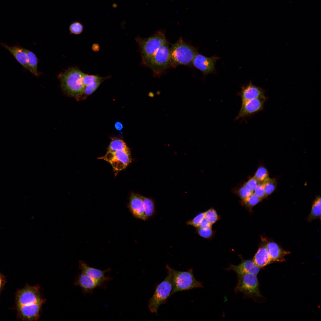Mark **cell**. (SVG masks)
<instances>
[{
  "mask_svg": "<svg viewBox=\"0 0 321 321\" xmlns=\"http://www.w3.org/2000/svg\"><path fill=\"white\" fill-rule=\"evenodd\" d=\"M84 74L77 67H71L59 75L62 89L67 95L77 99L84 94L85 86L82 81Z\"/></svg>",
  "mask_w": 321,
  "mask_h": 321,
  "instance_id": "cell-1",
  "label": "cell"
},
{
  "mask_svg": "<svg viewBox=\"0 0 321 321\" xmlns=\"http://www.w3.org/2000/svg\"><path fill=\"white\" fill-rule=\"evenodd\" d=\"M198 52L197 48L183 40L180 37L170 46L171 67L175 68L179 65L192 67V63Z\"/></svg>",
  "mask_w": 321,
  "mask_h": 321,
  "instance_id": "cell-2",
  "label": "cell"
},
{
  "mask_svg": "<svg viewBox=\"0 0 321 321\" xmlns=\"http://www.w3.org/2000/svg\"><path fill=\"white\" fill-rule=\"evenodd\" d=\"M144 66L163 44L168 41L164 31L159 30L147 38L137 37L136 38Z\"/></svg>",
  "mask_w": 321,
  "mask_h": 321,
  "instance_id": "cell-3",
  "label": "cell"
},
{
  "mask_svg": "<svg viewBox=\"0 0 321 321\" xmlns=\"http://www.w3.org/2000/svg\"><path fill=\"white\" fill-rule=\"evenodd\" d=\"M171 44L168 41L163 45L144 65L152 70L155 77H159L167 69L171 67Z\"/></svg>",
  "mask_w": 321,
  "mask_h": 321,
  "instance_id": "cell-4",
  "label": "cell"
},
{
  "mask_svg": "<svg viewBox=\"0 0 321 321\" xmlns=\"http://www.w3.org/2000/svg\"><path fill=\"white\" fill-rule=\"evenodd\" d=\"M169 265L166 266L167 275L164 279L157 286L155 291L150 299L148 307L150 311L158 314V310L161 305L165 304L172 289V275Z\"/></svg>",
  "mask_w": 321,
  "mask_h": 321,
  "instance_id": "cell-5",
  "label": "cell"
},
{
  "mask_svg": "<svg viewBox=\"0 0 321 321\" xmlns=\"http://www.w3.org/2000/svg\"><path fill=\"white\" fill-rule=\"evenodd\" d=\"M172 275V289L171 296L177 292L188 290L203 287L202 282L194 277L192 269L181 271L176 270L169 266Z\"/></svg>",
  "mask_w": 321,
  "mask_h": 321,
  "instance_id": "cell-6",
  "label": "cell"
},
{
  "mask_svg": "<svg viewBox=\"0 0 321 321\" xmlns=\"http://www.w3.org/2000/svg\"><path fill=\"white\" fill-rule=\"evenodd\" d=\"M256 275L248 273L238 277L237 282L235 288V292L242 293L245 297L254 300L261 298Z\"/></svg>",
  "mask_w": 321,
  "mask_h": 321,
  "instance_id": "cell-7",
  "label": "cell"
},
{
  "mask_svg": "<svg viewBox=\"0 0 321 321\" xmlns=\"http://www.w3.org/2000/svg\"><path fill=\"white\" fill-rule=\"evenodd\" d=\"M15 302L16 307L29 306L38 303H44L45 299L42 296L40 287L38 285H26L17 293Z\"/></svg>",
  "mask_w": 321,
  "mask_h": 321,
  "instance_id": "cell-8",
  "label": "cell"
},
{
  "mask_svg": "<svg viewBox=\"0 0 321 321\" xmlns=\"http://www.w3.org/2000/svg\"><path fill=\"white\" fill-rule=\"evenodd\" d=\"M99 158L108 162L117 174L125 169L131 161L130 150L107 151L104 156Z\"/></svg>",
  "mask_w": 321,
  "mask_h": 321,
  "instance_id": "cell-9",
  "label": "cell"
},
{
  "mask_svg": "<svg viewBox=\"0 0 321 321\" xmlns=\"http://www.w3.org/2000/svg\"><path fill=\"white\" fill-rule=\"evenodd\" d=\"M219 57L215 55L207 57L198 52L196 54L192 63V66L199 70L204 76L215 72V65Z\"/></svg>",
  "mask_w": 321,
  "mask_h": 321,
  "instance_id": "cell-10",
  "label": "cell"
},
{
  "mask_svg": "<svg viewBox=\"0 0 321 321\" xmlns=\"http://www.w3.org/2000/svg\"><path fill=\"white\" fill-rule=\"evenodd\" d=\"M266 97L258 98L242 103L235 119H243L261 111L263 108Z\"/></svg>",
  "mask_w": 321,
  "mask_h": 321,
  "instance_id": "cell-11",
  "label": "cell"
},
{
  "mask_svg": "<svg viewBox=\"0 0 321 321\" xmlns=\"http://www.w3.org/2000/svg\"><path fill=\"white\" fill-rule=\"evenodd\" d=\"M44 304L39 303L17 308L18 316L23 321H37L40 317Z\"/></svg>",
  "mask_w": 321,
  "mask_h": 321,
  "instance_id": "cell-12",
  "label": "cell"
},
{
  "mask_svg": "<svg viewBox=\"0 0 321 321\" xmlns=\"http://www.w3.org/2000/svg\"><path fill=\"white\" fill-rule=\"evenodd\" d=\"M239 256L241 260L240 263L237 265L230 264L225 270L227 271H234L237 274V277L248 273L256 275L258 274L260 268L254 263L252 260L244 259L240 255Z\"/></svg>",
  "mask_w": 321,
  "mask_h": 321,
  "instance_id": "cell-13",
  "label": "cell"
},
{
  "mask_svg": "<svg viewBox=\"0 0 321 321\" xmlns=\"http://www.w3.org/2000/svg\"><path fill=\"white\" fill-rule=\"evenodd\" d=\"M79 268L81 273L89 276L103 285L106 281L112 279L106 276V272L109 271L110 269L102 270L89 266L86 262L80 261L79 262Z\"/></svg>",
  "mask_w": 321,
  "mask_h": 321,
  "instance_id": "cell-14",
  "label": "cell"
},
{
  "mask_svg": "<svg viewBox=\"0 0 321 321\" xmlns=\"http://www.w3.org/2000/svg\"><path fill=\"white\" fill-rule=\"evenodd\" d=\"M265 93L262 88L254 85L250 81L248 84L242 86L239 95L243 103L257 98L266 97Z\"/></svg>",
  "mask_w": 321,
  "mask_h": 321,
  "instance_id": "cell-15",
  "label": "cell"
},
{
  "mask_svg": "<svg viewBox=\"0 0 321 321\" xmlns=\"http://www.w3.org/2000/svg\"><path fill=\"white\" fill-rule=\"evenodd\" d=\"M74 285L79 287L84 294H92L94 289L102 287V284L81 273L77 276Z\"/></svg>",
  "mask_w": 321,
  "mask_h": 321,
  "instance_id": "cell-16",
  "label": "cell"
},
{
  "mask_svg": "<svg viewBox=\"0 0 321 321\" xmlns=\"http://www.w3.org/2000/svg\"><path fill=\"white\" fill-rule=\"evenodd\" d=\"M128 207L134 216L144 221L146 220L144 203L141 195L132 193L130 198Z\"/></svg>",
  "mask_w": 321,
  "mask_h": 321,
  "instance_id": "cell-17",
  "label": "cell"
},
{
  "mask_svg": "<svg viewBox=\"0 0 321 321\" xmlns=\"http://www.w3.org/2000/svg\"><path fill=\"white\" fill-rule=\"evenodd\" d=\"M264 242L272 262H283L285 261V256L290 252L285 250L276 243L271 241L262 240Z\"/></svg>",
  "mask_w": 321,
  "mask_h": 321,
  "instance_id": "cell-18",
  "label": "cell"
},
{
  "mask_svg": "<svg viewBox=\"0 0 321 321\" xmlns=\"http://www.w3.org/2000/svg\"><path fill=\"white\" fill-rule=\"evenodd\" d=\"M1 44L13 56L18 62L24 68L29 71L27 55L24 48L19 45L9 46L7 44L3 43H1Z\"/></svg>",
  "mask_w": 321,
  "mask_h": 321,
  "instance_id": "cell-19",
  "label": "cell"
},
{
  "mask_svg": "<svg viewBox=\"0 0 321 321\" xmlns=\"http://www.w3.org/2000/svg\"><path fill=\"white\" fill-rule=\"evenodd\" d=\"M252 260L254 263L260 268L264 267L272 262L263 241L261 243Z\"/></svg>",
  "mask_w": 321,
  "mask_h": 321,
  "instance_id": "cell-20",
  "label": "cell"
},
{
  "mask_svg": "<svg viewBox=\"0 0 321 321\" xmlns=\"http://www.w3.org/2000/svg\"><path fill=\"white\" fill-rule=\"evenodd\" d=\"M321 203V197L318 196L315 198L312 204L311 212L307 217L309 221L317 219L320 220Z\"/></svg>",
  "mask_w": 321,
  "mask_h": 321,
  "instance_id": "cell-21",
  "label": "cell"
},
{
  "mask_svg": "<svg viewBox=\"0 0 321 321\" xmlns=\"http://www.w3.org/2000/svg\"><path fill=\"white\" fill-rule=\"evenodd\" d=\"M24 50L27 55L29 71L35 75L38 76L39 73L37 70L38 59L37 57L31 51L25 48Z\"/></svg>",
  "mask_w": 321,
  "mask_h": 321,
  "instance_id": "cell-22",
  "label": "cell"
},
{
  "mask_svg": "<svg viewBox=\"0 0 321 321\" xmlns=\"http://www.w3.org/2000/svg\"><path fill=\"white\" fill-rule=\"evenodd\" d=\"M141 196L144 203V213L147 220L154 214V203L152 199L141 195Z\"/></svg>",
  "mask_w": 321,
  "mask_h": 321,
  "instance_id": "cell-23",
  "label": "cell"
},
{
  "mask_svg": "<svg viewBox=\"0 0 321 321\" xmlns=\"http://www.w3.org/2000/svg\"><path fill=\"white\" fill-rule=\"evenodd\" d=\"M262 199L254 193L245 199L242 200L241 203L250 213L252 212V208Z\"/></svg>",
  "mask_w": 321,
  "mask_h": 321,
  "instance_id": "cell-24",
  "label": "cell"
},
{
  "mask_svg": "<svg viewBox=\"0 0 321 321\" xmlns=\"http://www.w3.org/2000/svg\"><path fill=\"white\" fill-rule=\"evenodd\" d=\"M129 150L125 143L122 140L118 139H113L109 144L108 151H114L119 150Z\"/></svg>",
  "mask_w": 321,
  "mask_h": 321,
  "instance_id": "cell-25",
  "label": "cell"
},
{
  "mask_svg": "<svg viewBox=\"0 0 321 321\" xmlns=\"http://www.w3.org/2000/svg\"><path fill=\"white\" fill-rule=\"evenodd\" d=\"M260 183H263L269 178L267 169L263 166L258 168L254 176Z\"/></svg>",
  "mask_w": 321,
  "mask_h": 321,
  "instance_id": "cell-26",
  "label": "cell"
},
{
  "mask_svg": "<svg viewBox=\"0 0 321 321\" xmlns=\"http://www.w3.org/2000/svg\"><path fill=\"white\" fill-rule=\"evenodd\" d=\"M263 183L265 193L267 196L275 191L276 188L277 182L275 179L269 178Z\"/></svg>",
  "mask_w": 321,
  "mask_h": 321,
  "instance_id": "cell-27",
  "label": "cell"
},
{
  "mask_svg": "<svg viewBox=\"0 0 321 321\" xmlns=\"http://www.w3.org/2000/svg\"><path fill=\"white\" fill-rule=\"evenodd\" d=\"M204 213L205 218L212 225L215 223L220 219V216L216 210L213 208L209 209Z\"/></svg>",
  "mask_w": 321,
  "mask_h": 321,
  "instance_id": "cell-28",
  "label": "cell"
},
{
  "mask_svg": "<svg viewBox=\"0 0 321 321\" xmlns=\"http://www.w3.org/2000/svg\"><path fill=\"white\" fill-rule=\"evenodd\" d=\"M109 76L102 77L97 75H89L84 73L82 78V81L85 87L94 81L101 80L104 81L109 78Z\"/></svg>",
  "mask_w": 321,
  "mask_h": 321,
  "instance_id": "cell-29",
  "label": "cell"
},
{
  "mask_svg": "<svg viewBox=\"0 0 321 321\" xmlns=\"http://www.w3.org/2000/svg\"><path fill=\"white\" fill-rule=\"evenodd\" d=\"M196 232L199 236L208 240H211L215 234V231L212 230V228H202L199 227L197 228Z\"/></svg>",
  "mask_w": 321,
  "mask_h": 321,
  "instance_id": "cell-30",
  "label": "cell"
},
{
  "mask_svg": "<svg viewBox=\"0 0 321 321\" xmlns=\"http://www.w3.org/2000/svg\"><path fill=\"white\" fill-rule=\"evenodd\" d=\"M234 192L241 200L245 199L253 193V192L248 189L244 185Z\"/></svg>",
  "mask_w": 321,
  "mask_h": 321,
  "instance_id": "cell-31",
  "label": "cell"
},
{
  "mask_svg": "<svg viewBox=\"0 0 321 321\" xmlns=\"http://www.w3.org/2000/svg\"><path fill=\"white\" fill-rule=\"evenodd\" d=\"M83 26L78 21H75L70 25L69 29L70 33L75 34H79L82 32Z\"/></svg>",
  "mask_w": 321,
  "mask_h": 321,
  "instance_id": "cell-32",
  "label": "cell"
},
{
  "mask_svg": "<svg viewBox=\"0 0 321 321\" xmlns=\"http://www.w3.org/2000/svg\"><path fill=\"white\" fill-rule=\"evenodd\" d=\"M103 80L94 81L85 87L84 94L85 95H90L95 91L98 88Z\"/></svg>",
  "mask_w": 321,
  "mask_h": 321,
  "instance_id": "cell-33",
  "label": "cell"
},
{
  "mask_svg": "<svg viewBox=\"0 0 321 321\" xmlns=\"http://www.w3.org/2000/svg\"><path fill=\"white\" fill-rule=\"evenodd\" d=\"M204 218V212L201 213L197 215L192 219L188 221L187 223L188 225L198 228L199 227L200 224Z\"/></svg>",
  "mask_w": 321,
  "mask_h": 321,
  "instance_id": "cell-34",
  "label": "cell"
},
{
  "mask_svg": "<svg viewBox=\"0 0 321 321\" xmlns=\"http://www.w3.org/2000/svg\"><path fill=\"white\" fill-rule=\"evenodd\" d=\"M260 182L254 177L250 179L244 185L249 190L254 192Z\"/></svg>",
  "mask_w": 321,
  "mask_h": 321,
  "instance_id": "cell-35",
  "label": "cell"
},
{
  "mask_svg": "<svg viewBox=\"0 0 321 321\" xmlns=\"http://www.w3.org/2000/svg\"><path fill=\"white\" fill-rule=\"evenodd\" d=\"M254 191L253 193L262 200L267 197L263 182L260 183Z\"/></svg>",
  "mask_w": 321,
  "mask_h": 321,
  "instance_id": "cell-36",
  "label": "cell"
},
{
  "mask_svg": "<svg viewBox=\"0 0 321 321\" xmlns=\"http://www.w3.org/2000/svg\"><path fill=\"white\" fill-rule=\"evenodd\" d=\"M212 225L209 222L204 218L200 224L199 227L202 228H212Z\"/></svg>",
  "mask_w": 321,
  "mask_h": 321,
  "instance_id": "cell-37",
  "label": "cell"
},
{
  "mask_svg": "<svg viewBox=\"0 0 321 321\" xmlns=\"http://www.w3.org/2000/svg\"><path fill=\"white\" fill-rule=\"evenodd\" d=\"M5 283L4 278L2 274L0 272V293L4 286Z\"/></svg>",
  "mask_w": 321,
  "mask_h": 321,
  "instance_id": "cell-38",
  "label": "cell"
},
{
  "mask_svg": "<svg viewBox=\"0 0 321 321\" xmlns=\"http://www.w3.org/2000/svg\"><path fill=\"white\" fill-rule=\"evenodd\" d=\"M115 127L116 129L120 131L123 128V125L121 122H117L115 124Z\"/></svg>",
  "mask_w": 321,
  "mask_h": 321,
  "instance_id": "cell-39",
  "label": "cell"
},
{
  "mask_svg": "<svg viewBox=\"0 0 321 321\" xmlns=\"http://www.w3.org/2000/svg\"><path fill=\"white\" fill-rule=\"evenodd\" d=\"M98 45L95 44L92 45V49L95 51L96 50L97 51V50H98L99 49V47H98Z\"/></svg>",
  "mask_w": 321,
  "mask_h": 321,
  "instance_id": "cell-40",
  "label": "cell"
}]
</instances>
